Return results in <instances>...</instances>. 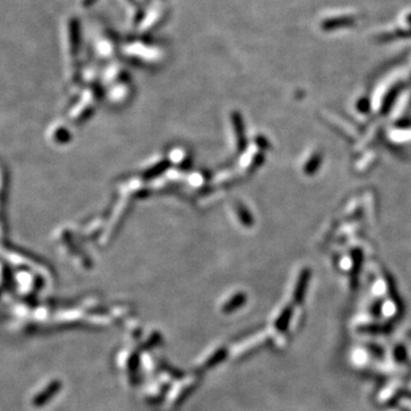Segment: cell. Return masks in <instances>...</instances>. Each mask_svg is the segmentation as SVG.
<instances>
[{"mask_svg": "<svg viewBox=\"0 0 411 411\" xmlns=\"http://www.w3.org/2000/svg\"><path fill=\"white\" fill-rule=\"evenodd\" d=\"M363 262V253L362 250L354 249L352 251V272H351V286L352 288H355L357 286V280H359V274L361 270V265Z\"/></svg>", "mask_w": 411, "mask_h": 411, "instance_id": "6da1fadb", "label": "cell"}, {"mask_svg": "<svg viewBox=\"0 0 411 411\" xmlns=\"http://www.w3.org/2000/svg\"><path fill=\"white\" fill-rule=\"evenodd\" d=\"M311 276V272L310 270H303L300 272V275H299V280H298V283H297V287H296V293H295V299L297 303H302L303 302V298H304V295H305V292H306V287H307V282H308V279H310Z\"/></svg>", "mask_w": 411, "mask_h": 411, "instance_id": "7a4b0ae2", "label": "cell"}, {"mask_svg": "<svg viewBox=\"0 0 411 411\" xmlns=\"http://www.w3.org/2000/svg\"><path fill=\"white\" fill-rule=\"evenodd\" d=\"M321 164H322V154L321 153H314L310 158V160L306 162L305 168H304V171H305L306 175H308V176L314 175V174L318 172V169L320 168Z\"/></svg>", "mask_w": 411, "mask_h": 411, "instance_id": "3957f363", "label": "cell"}, {"mask_svg": "<svg viewBox=\"0 0 411 411\" xmlns=\"http://www.w3.org/2000/svg\"><path fill=\"white\" fill-rule=\"evenodd\" d=\"M395 96H396V93L394 91V93H392L391 94H388L387 95V97L385 98V101H384V103H382V113H387L388 111H389V109H391V106H392V104H393V102H394V100H395Z\"/></svg>", "mask_w": 411, "mask_h": 411, "instance_id": "277c9868", "label": "cell"}, {"mask_svg": "<svg viewBox=\"0 0 411 411\" xmlns=\"http://www.w3.org/2000/svg\"><path fill=\"white\" fill-rule=\"evenodd\" d=\"M357 109L361 112H368V110H369V102H368V100H361L357 103Z\"/></svg>", "mask_w": 411, "mask_h": 411, "instance_id": "5b68a950", "label": "cell"}, {"mask_svg": "<svg viewBox=\"0 0 411 411\" xmlns=\"http://www.w3.org/2000/svg\"><path fill=\"white\" fill-rule=\"evenodd\" d=\"M396 126H398L399 128H410L411 119H401L400 121L396 122Z\"/></svg>", "mask_w": 411, "mask_h": 411, "instance_id": "8992f818", "label": "cell"}]
</instances>
